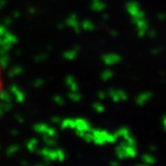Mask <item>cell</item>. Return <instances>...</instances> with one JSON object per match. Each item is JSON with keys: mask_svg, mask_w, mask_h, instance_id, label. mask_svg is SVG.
<instances>
[{"mask_svg": "<svg viewBox=\"0 0 166 166\" xmlns=\"http://www.w3.org/2000/svg\"><path fill=\"white\" fill-rule=\"evenodd\" d=\"M1 88H2V79H1V72H0V92H1Z\"/></svg>", "mask_w": 166, "mask_h": 166, "instance_id": "6da1fadb", "label": "cell"}]
</instances>
